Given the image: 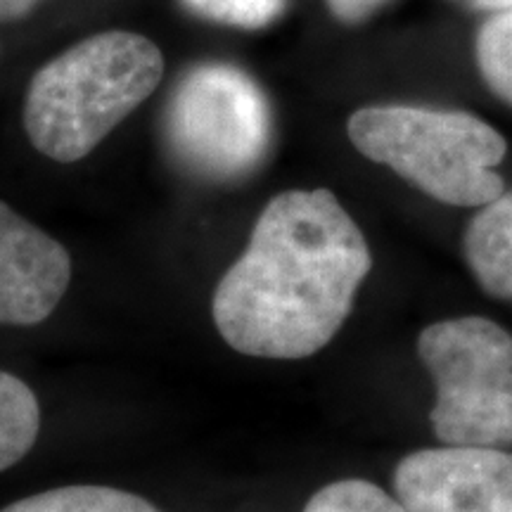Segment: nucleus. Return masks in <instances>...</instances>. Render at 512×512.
Wrapping results in <instances>:
<instances>
[{
  "label": "nucleus",
  "instance_id": "10",
  "mask_svg": "<svg viewBox=\"0 0 512 512\" xmlns=\"http://www.w3.org/2000/svg\"><path fill=\"white\" fill-rule=\"evenodd\" d=\"M41 432V406L27 382L0 370V472L17 465Z\"/></svg>",
  "mask_w": 512,
  "mask_h": 512
},
{
  "label": "nucleus",
  "instance_id": "4",
  "mask_svg": "<svg viewBox=\"0 0 512 512\" xmlns=\"http://www.w3.org/2000/svg\"><path fill=\"white\" fill-rule=\"evenodd\" d=\"M418 356L434 382V437L456 446H512V332L484 316L427 325Z\"/></svg>",
  "mask_w": 512,
  "mask_h": 512
},
{
  "label": "nucleus",
  "instance_id": "6",
  "mask_svg": "<svg viewBox=\"0 0 512 512\" xmlns=\"http://www.w3.org/2000/svg\"><path fill=\"white\" fill-rule=\"evenodd\" d=\"M392 484L408 512H512V451L420 448L399 460Z\"/></svg>",
  "mask_w": 512,
  "mask_h": 512
},
{
  "label": "nucleus",
  "instance_id": "15",
  "mask_svg": "<svg viewBox=\"0 0 512 512\" xmlns=\"http://www.w3.org/2000/svg\"><path fill=\"white\" fill-rule=\"evenodd\" d=\"M41 0H0V22H15L27 17Z\"/></svg>",
  "mask_w": 512,
  "mask_h": 512
},
{
  "label": "nucleus",
  "instance_id": "2",
  "mask_svg": "<svg viewBox=\"0 0 512 512\" xmlns=\"http://www.w3.org/2000/svg\"><path fill=\"white\" fill-rule=\"evenodd\" d=\"M162 76V50L150 38L131 31L83 38L29 81L22 112L29 143L53 162H79L157 91Z\"/></svg>",
  "mask_w": 512,
  "mask_h": 512
},
{
  "label": "nucleus",
  "instance_id": "5",
  "mask_svg": "<svg viewBox=\"0 0 512 512\" xmlns=\"http://www.w3.org/2000/svg\"><path fill=\"white\" fill-rule=\"evenodd\" d=\"M169 138L183 162L200 174L219 181L245 176L271 143L266 95L233 64H200L171 98Z\"/></svg>",
  "mask_w": 512,
  "mask_h": 512
},
{
  "label": "nucleus",
  "instance_id": "16",
  "mask_svg": "<svg viewBox=\"0 0 512 512\" xmlns=\"http://www.w3.org/2000/svg\"><path fill=\"white\" fill-rule=\"evenodd\" d=\"M477 8L484 10H512V0H475Z\"/></svg>",
  "mask_w": 512,
  "mask_h": 512
},
{
  "label": "nucleus",
  "instance_id": "1",
  "mask_svg": "<svg viewBox=\"0 0 512 512\" xmlns=\"http://www.w3.org/2000/svg\"><path fill=\"white\" fill-rule=\"evenodd\" d=\"M370 268L366 235L335 192L285 190L266 204L245 252L216 285L211 316L240 354L309 358L347 323Z\"/></svg>",
  "mask_w": 512,
  "mask_h": 512
},
{
  "label": "nucleus",
  "instance_id": "13",
  "mask_svg": "<svg viewBox=\"0 0 512 512\" xmlns=\"http://www.w3.org/2000/svg\"><path fill=\"white\" fill-rule=\"evenodd\" d=\"M183 3L209 22L261 29L283 15L287 0H183Z\"/></svg>",
  "mask_w": 512,
  "mask_h": 512
},
{
  "label": "nucleus",
  "instance_id": "14",
  "mask_svg": "<svg viewBox=\"0 0 512 512\" xmlns=\"http://www.w3.org/2000/svg\"><path fill=\"white\" fill-rule=\"evenodd\" d=\"M325 3L339 22L358 24L375 15L377 10H382L389 0H325Z\"/></svg>",
  "mask_w": 512,
  "mask_h": 512
},
{
  "label": "nucleus",
  "instance_id": "3",
  "mask_svg": "<svg viewBox=\"0 0 512 512\" xmlns=\"http://www.w3.org/2000/svg\"><path fill=\"white\" fill-rule=\"evenodd\" d=\"M347 133L363 157L448 207L479 209L505 192L496 166L508 143L472 112L370 105L351 114Z\"/></svg>",
  "mask_w": 512,
  "mask_h": 512
},
{
  "label": "nucleus",
  "instance_id": "11",
  "mask_svg": "<svg viewBox=\"0 0 512 512\" xmlns=\"http://www.w3.org/2000/svg\"><path fill=\"white\" fill-rule=\"evenodd\" d=\"M475 60L486 86L512 107V10H501L479 27Z\"/></svg>",
  "mask_w": 512,
  "mask_h": 512
},
{
  "label": "nucleus",
  "instance_id": "8",
  "mask_svg": "<svg viewBox=\"0 0 512 512\" xmlns=\"http://www.w3.org/2000/svg\"><path fill=\"white\" fill-rule=\"evenodd\" d=\"M463 256L484 294L512 302V190L479 207L467 221Z\"/></svg>",
  "mask_w": 512,
  "mask_h": 512
},
{
  "label": "nucleus",
  "instance_id": "12",
  "mask_svg": "<svg viewBox=\"0 0 512 512\" xmlns=\"http://www.w3.org/2000/svg\"><path fill=\"white\" fill-rule=\"evenodd\" d=\"M302 512H408L396 496L366 479H339L309 498Z\"/></svg>",
  "mask_w": 512,
  "mask_h": 512
},
{
  "label": "nucleus",
  "instance_id": "9",
  "mask_svg": "<svg viewBox=\"0 0 512 512\" xmlns=\"http://www.w3.org/2000/svg\"><path fill=\"white\" fill-rule=\"evenodd\" d=\"M0 512H162L147 498L100 484H69L19 498Z\"/></svg>",
  "mask_w": 512,
  "mask_h": 512
},
{
  "label": "nucleus",
  "instance_id": "7",
  "mask_svg": "<svg viewBox=\"0 0 512 512\" xmlns=\"http://www.w3.org/2000/svg\"><path fill=\"white\" fill-rule=\"evenodd\" d=\"M72 283V256L53 235L0 202V325L43 323Z\"/></svg>",
  "mask_w": 512,
  "mask_h": 512
}]
</instances>
